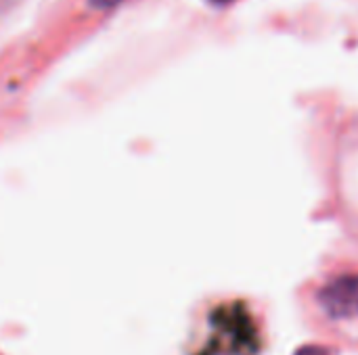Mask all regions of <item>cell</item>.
<instances>
[{
  "label": "cell",
  "mask_w": 358,
  "mask_h": 355,
  "mask_svg": "<svg viewBox=\"0 0 358 355\" xmlns=\"http://www.w3.org/2000/svg\"><path fill=\"white\" fill-rule=\"evenodd\" d=\"M338 151V192L358 213V123L348 128Z\"/></svg>",
  "instance_id": "3"
},
{
  "label": "cell",
  "mask_w": 358,
  "mask_h": 355,
  "mask_svg": "<svg viewBox=\"0 0 358 355\" xmlns=\"http://www.w3.org/2000/svg\"><path fill=\"white\" fill-rule=\"evenodd\" d=\"M296 355H329L325 347H319V345H308V347H302L298 349Z\"/></svg>",
  "instance_id": "5"
},
{
  "label": "cell",
  "mask_w": 358,
  "mask_h": 355,
  "mask_svg": "<svg viewBox=\"0 0 358 355\" xmlns=\"http://www.w3.org/2000/svg\"><path fill=\"white\" fill-rule=\"evenodd\" d=\"M319 305L331 320H350L358 316V274L331 278L319 291Z\"/></svg>",
  "instance_id": "2"
},
{
  "label": "cell",
  "mask_w": 358,
  "mask_h": 355,
  "mask_svg": "<svg viewBox=\"0 0 358 355\" xmlns=\"http://www.w3.org/2000/svg\"><path fill=\"white\" fill-rule=\"evenodd\" d=\"M212 4H216V6H227V4H231L233 0H210Z\"/></svg>",
  "instance_id": "6"
},
{
  "label": "cell",
  "mask_w": 358,
  "mask_h": 355,
  "mask_svg": "<svg viewBox=\"0 0 358 355\" xmlns=\"http://www.w3.org/2000/svg\"><path fill=\"white\" fill-rule=\"evenodd\" d=\"M212 324L227 339V354L252 355L258 352V331L243 303H231L214 310Z\"/></svg>",
  "instance_id": "1"
},
{
  "label": "cell",
  "mask_w": 358,
  "mask_h": 355,
  "mask_svg": "<svg viewBox=\"0 0 358 355\" xmlns=\"http://www.w3.org/2000/svg\"><path fill=\"white\" fill-rule=\"evenodd\" d=\"M124 0H88V4L96 10H109V8H115L117 4H122Z\"/></svg>",
  "instance_id": "4"
}]
</instances>
